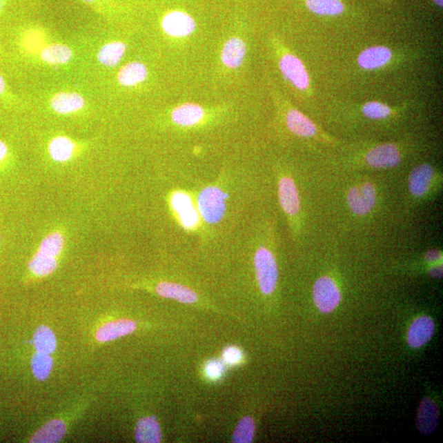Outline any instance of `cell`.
<instances>
[{
	"label": "cell",
	"instance_id": "83f0119b",
	"mask_svg": "<svg viewBox=\"0 0 443 443\" xmlns=\"http://www.w3.org/2000/svg\"><path fill=\"white\" fill-rule=\"evenodd\" d=\"M57 268V260L53 256L37 252L29 264L30 270L37 276L50 275Z\"/></svg>",
	"mask_w": 443,
	"mask_h": 443
},
{
	"label": "cell",
	"instance_id": "5b68a950",
	"mask_svg": "<svg viewBox=\"0 0 443 443\" xmlns=\"http://www.w3.org/2000/svg\"><path fill=\"white\" fill-rule=\"evenodd\" d=\"M435 181L436 173L431 165L420 164L411 173L408 179V189L414 197L423 198L431 193Z\"/></svg>",
	"mask_w": 443,
	"mask_h": 443
},
{
	"label": "cell",
	"instance_id": "7c38bea8",
	"mask_svg": "<svg viewBox=\"0 0 443 443\" xmlns=\"http://www.w3.org/2000/svg\"><path fill=\"white\" fill-rule=\"evenodd\" d=\"M393 58V52L388 47L373 46L368 48L359 55L358 63L366 70L384 67Z\"/></svg>",
	"mask_w": 443,
	"mask_h": 443
},
{
	"label": "cell",
	"instance_id": "603a6c76",
	"mask_svg": "<svg viewBox=\"0 0 443 443\" xmlns=\"http://www.w3.org/2000/svg\"><path fill=\"white\" fill-rule=\"evenodd\" d=\"M126 45L124 42L114 41L108 43L99 50L97 55L99 62L106 67H115L120 63L125 55Z\"/></svg>",
	"mask_w": 443,
	"mask_h": 443
},
{
	"label": "cell",
	"instance_id": "b9f144b4",
	"mask_svg": "<svg viewBox=\"0 0 443 443\" xmlns=\"http://www.w3.org/2000/svg\"><path fill=\"white\" fill-rule=\"evenodd\" d=\"M84 1L92 2V1H94V0H84Z\"/></svg>",
	"mask_w": 443,
	"mask_h": 443
},
{
	"label": "cell",
	"instance_id": "f546056e",
	"mask_svg": "<svg viewBox=\"0 0 443 443\" xmlns=\"http://www.w3.org/2000/svg\"><path fill=\"white\" fill-rule=\"evenodd\" d=\"M255 432V424L253 419L249 416L244 417L234 431L233 441L236 443H250L253 440Z\"/></svg>",
	"mask_w": 443,
	"mask_h": 443
},
{
	"label": "cell",
	"instance_id": "2e32d148",
	"mask_svg": "<svg viewBox=\"0 0 443 443\" xmlns=\"http://www.w3.org/2000/svg\"><path fill=\"white\" fill-rule=\"evenodd\" d=\"M137 325L132 320L121 319L104 324L97 333L99 342H106L128 335L136 330Z\"/></svg>",
	"mask_w": 443,
	"mask_h": 443
},
{
	"label": "cell",
	"instance_id": "8d00e7d4",
	"mask_svg": "<svg viewBox=\"0 0 443 443\" xmlns=\"http://www.w3.org/2000/svg\"><path fill=\"white\" fill-rule=\"evenodd\" d=\"M429 275H431L433 277H437V279H440V277H442V266L441 264H438V266H433L429 270Z\"/></svg>",
	"mask_w": 443,
	"mask_h": 443
},
{
	"label": "cell",
	"instance_id": "d4e9b609",
	"mask_svg": "<svg viewBox=\"0 0 443 443\" xmlns=\"http://www.w3.org/2000/svg\"><path fill=\"white\" fill-rule=\"evenodd\" d=\"M75 145L66 137H57L50 143L51 158L57 162H66L72 158Z\"/></svg>",
	"mask_w": 443,
	"mask_h": 443
},
{
	"label": "cell",
	"instance_id": "d590c367",
	"mask_svg": "<svg viewBox=\"0 0 443 443\" xmlns=\"http://www.w3.org/2000/svg\"><path fill=\"white\" fill-rule=\"evenodd\" d=\"M425 260L430 263L440 262L442 259V254L440 250H429L424 256Z\"/></svg>",
	"mask_w": 443,
	"mask_h": 443
},
{
	"label": "cell",
	"instance_id": "7402d4cb",
	"mask_svg": "<svg viewBox=\"0 0 443 443\" xmlns=\"http://www.w3.org/2000/svg\"><path fill=\"white\" fill-rule=\"evenodd\" d=\"M136 440L137 442L157 443L161 441V431L154 417L143 418L137 424Z\"/></svg>",
	"mask_w": 443,
	"mask_h": 443
},
{
	"label": "cell",
	"instance_id": "9a60e30c",
	"mask_svg": "<svg viewBox=\"0 0 443 443\" xmlns=\"http://www.w3.org/2000/svg\"><path fill=\"white\" fill-rule=\"evenodd\" d=\"M205 117V110L198 104L186 103L181 104L173 110L171 118L175 124L181 127H193Z\"/></svg>",
	"mask_w": 443,
	"mask_h": 443
},
{
	"label": "cell",
	"instance_id": "ac0fdd59",
	"mask_svg": "<svg viewBox=\"0 0 443 443\" xmlns=\"http://www.w3.org/2000/svg\"><path fill=\"white\" fill-rule=\"evenodd\" d=\"M156 292L161 297L185 303L193 304L198 301L197 295L186 286L173 284V282H161L156 288Z\"/></svg>",
	"mask_w": 443,
	"mask_h": 443
},
{
	"label": "cell",
	"instance_id": "44dd1931",
	"mask_svg": "<svg viewBox=\"0 0 443 443\" xmlns=\"http://www.w3.org/2000/svg\"><path fill=\"white\" fill-rule=\"evenodd\" d=\"M66 429V425L62 420L49 421L38 430L30 440V442H57L62 440Z\"/></svg>",
	"mask_w": 443,
	"mask_h": 443
},
{
	"label": "cell",
	"instance_id": "74e56055",
	"mask_svg": "<svg viewBox=\"0 0 443 443\" xmlns=\"http://www.w3.org/2000/svg\"><path fill=\"white\" fill-rule=\"evenodd\" d=\"M8 154V148L2 141H0V161L6 157Z\"/></svg>",
	"mask_w": 443,
	"mask_h": 443
},
{
	"label": "cell",
	"instance_id": "60d3db41",
	"mask_svg": "<svg viewBox=\"0 0 443 443\" xmlns=\"http://www.w3.org/2000/svg\"><path fill=\"white\" fill-rule=\"evenodd\" d=\"M433 1L435 2L438 6L442 7L443 0H433Z\"/></svg>",
	"mask_w": 443,
	"mask_h": 443
},
{
	"label": "cell",
	"instance_id": "ba28073f",
	"mask_svg": "<svg viewBox=\"0 0 443 443\" xmlns=\"http://www.w3.org/2000/svg\"><path fill=\"white\" fill-rule=\"evenodd\" d=\"M197 27L193 17L185 12L172 11L164 17V32L173 37H186L194 32Z\"/></svg>",
	"mask_w": 443,
	"mask_h": 443
},
{
	"label": "cell",
	"instance_id": "30bf717a",
	"mask_svg": "<svg viewBox=\"0 0 443 443\" xmlns=\"http://www.w3.org/2000/svg\"><path fill=\"white\" fill-rule=\"evenodd\" d=\"M279 198L282 210L286 215L295 217L299 215L301 201L297 185L293 178H281L279 182Z\"/></svg>",
	"mask_w": 443,
	"mask_h": 443
},
{
	"label": "cell",
	"instance_id": "1f68e13d",
	"mask_svg": "<svg viewBox=\"0 0 443 443\" xmlns=\"http://www.w3.org/2000/svg\"><path fill=\"white\" fill-rule=\"evenodd\" d=\"M364 116L371 119H384L390 116L391 108L384 104L372 101L368 102L362 108Z\"/></svg>",
	"mask_w": 443,
	"mask_h": 443
},
{
	"label": "cell",
	"instance_id": "4fadbf2b",
	"mask_svg": "<svg viewBox=\"0 0 443 443\" xmlns=\"http://www.w3.org/2000/svg\"><path fill=\"white\" fill-rule=\"evenodd\" d=\"M440 420V411L433 400L427 397L421 402L418 416H417V427L421 433L429 435L436 429Z\"/></svg>",
	"mask_w": 443,
	"mask_h": 443
},
{
	"label": "cell",
	"instance_id": "f35d334b",
	"mask_svg": "<svg viewBox=\"0 0 443 443\" xmlns=\"http://www.w3.org/2000/svg\"><path fill=\"white\" fill-rule=\"evenodd\" d=\"M6 90V82H4L3 78L0 75V95H2Z\"/></svg>",
	"mask_w": 443,
	"mask_h": 443
},
{
	"label": "cell",
	"instance_id": "9c48e42d",
	"mask_svg": "<svg viewBox=\"0 0 443 443\" xmlns=\"http://www.w3.org/2000/svg\"><path fill=\"white\" fill-rule=\"evenodd\" d=\"M171 206L185 229L193 230L199 223L198 211L195 210L192 199L184 192H176L171 197Z\"/></svg>",
	"mask_w": 443,
	"mask_h": 443
},
{
	"label": "cell",
	"instance_id": "f1b7e54d",
	"mask_svg": "<svg viewBox=\"0 0 443 443\" xmlns=\"http://www.w3.org/2000/svg\"><path fill=\"white\" fill-rule=\"evenodd\" d=\"M53 367V359L50 354L38 353L32 358V369L38 380L44 381L50 376Z\"/></svg>",
	"mask_w": 443,
	"mask_h": 443
},
{
	"label": "cell",
	"instance_id": "5bb4252c",
	"mask_svg": "<svg viewBox=\"0 0 443 443\" xmlns=\"http://www.w3.org/2000/svg\"><path fill=\"white\" fill-rule=\"evenodd\" d=\"M246 45L238 37L230 38L225 43L221 53L222 62L226 67L235 69L241 66L246 55Z\"/></svg>",
	"mask_w": 443,
	"mask_h": 443
},
{
	"label": "cell",
	"instance_id": "7a4b0ae2",
	"mask_svg": "<svg viewBox=\"0 0 443 443\" xmlns=\"http://www.w3.org/2000/svg\"><path fill=\"white\" fill-rule=\"evenodd\" d=\"M255 268L260 290L264 294H272L279 279V269L275 255L266 247H259L256 251Z\"/></svg>",
	"mask_w": 443,
	"mask_h": 443
},
{
	"label": "cell",
	"instance_id": "8992f818",
	"mask_svg": "<svg viewBox=\"0 0 443 443\" xmlns=\"http://www.w3.org/2000/svg\"><path fill=\"white\" fill-rule=\"evenodd\" d=\"M364 160L369 167L373 168H392L401 162L402 155L397 146L386 143L368 151Z\"/></svg>",
	"mask_w": 443,
	"mask_h": 443
},
{
	"label": "cell",
	"instance_id": "4316f807",
	"mask_svg": "<svg viewBox=\"0 0 443 443\" xmlns=\"http://www.w3.org/2000/svg\"><path fill=\"white\" fill-rule=\"evenodd\" d=\"M306 3L311 12L319 15L335 16L344 11L341 0H306Z\"/></svg>",
	"mask_w": 443,
	"mask_h": 443
},
{
	"label": "cell",
	"instance_id": "ffe728a7",
	"mask_svg": "<svg viewBox=\"0 0 443 443\" xmlns=\"http://www.w3.org/2000/svg\"><path fill=\"white\" fill-rule=\"evenodd\" d=\"M148 77V69L144 63L132 62L126 64L118 74L119 84L130 88L142 83Z\"/></svg>",
	"mask_w": 443,
	"mask_h": 443
},
{
	"label": "cell",
	"instance_id": "484cf974",
	"mask_svg": "<svg viewBox=\"0 0 443 443\" xmlns=\"http://www.w3.org/2000/svg\"><path fill=\"white\" fill-rule=\"evenodd\" d=\"M33 344L38 353L50 355L55 353L57 346L54 333L46 326H41L37 329L33 337Z\"/></svg>",
	"mask_w": 443,
	"mask_h": 443
},
{
	"label": "cell",
	"instance_id": "cb8c5ba5",
	"mask_svg": "<svg viewBox=\"0 0 443 443\" xmlns=\"http://www.w3.org/2000/svg\"><path fill=\"white\" fill-rule=\"evenodd\" d=\"M73 53L70 47L63 44H53L42 49L41 57L50 64H65L71 61Z\"/></svg>",
	"mask_w": 443,
	"mask_h": 443
},
{
	"label": "cell",
	"instance_id": "6da1fadb",
	"mask_svg": "<svg viewBox=\"0 0 443 443\" xmlns=\"http://www.w3.org/2000/svg\"><path fill=\"white\" fill-rule=\"evenodd\" d=\"M228 195L217 186H208L199 193L198 211L207 224H215L223 219Z\"/></svg>",
	"mask_w": 443,
	"mask_h": 443
},
{
	"label": "cell",
	"instance_id": "836d02e7",
	"mask_svg": "<svg viewBox=\"0 0 443 443\" xmlns=\"http://www.w3.org/2000/svg\"><path fill=\"white\" fill-rule=\"evenodd\" d=\"M224 358L225 362L228 364H237L240 362L242 359V353L241 351L235 348V347H230V348L224 351Z\"/></svg>",
	"mask_w": 443,
	"mask_h": 443
},
{
	"label": "cell",
	"instance_id": "4dcf8cb0",
	"mask_svg": "<svg viewBox=\"0 0 443 443\" xmlns=\"http://www.w3.org/2000/svg\"><path fill=\"white\" fill-rule=\"evenodd\" d=\"M63 244V237L60 233H52L42 241L38 251L56 258L62 251Z\"/></svg>",
	"mask_w": 443,
	"mask_h": 443
},
{
	"label": "cell",
	"instance_id": "e575fe53",
	"mask_svg": "<svg viewBox=\"0 0 443 443\" xmlns=\"http://www.w3.org/2000/svg\"><path fill=\"white\" fill-rule=\"evenodd\" d=\"M42 38L37 32L29 33L28 37L26 39L25 45L30 50L37 49L41 45Z\"/></svg>",
	"mask_w": 443,
	"mask_h": 443
},
{
	"label": "cell",
	"instance_id": "8fae6325",
	"mask_svg": "<svg viewBox=\"0 0 443 443\" xmlns=\"http://www.w3.org/2000/svg\"><path fill=\"white\" fill-rule=\"evenodd\" d=\"M434 330H435V324L430 317H419L412 323L408 332V344L412 348H420L431 339Z\"/></svg>",
	"mask_w": 443,
	"mask_h": 443
},
{
	"label": "cell",
	"instance_id": "d6986e66",
	"mask_svg": "<svg viewBox=\"0 0 443 443\" xmlns=\"http://www.w3.org/2000/svg\"><path fill=\"white\" fill-rule=\"evenodd\" d=\"M286 125L291 132L302 137H312L317 134L316 126L302 112L292 110L286 117Z\"/></svg>",
	"mask_w": 443,
	"mask_h": 443
},
{
	"label": "cell",
	"instance_id": "e0dca14e",
	"mask_svg": "<svg viewBox=\"0 0 443 443\" xmlns=\"http://www.w3.org/2000/svg\"><path fill=\"white\" fill-rule=\"evenodd\" d=\"M85 99L75 92L56 94L50 101L53 110L60 115H68L81 110L85 106Z\"/></svg>",
	"mask_w": 443,
	"mask_h": 443
},
{
	"label": "cell",
	"instance_id": "d6a6232c",
	"mask_svg": "<svg viewBox=\"0 0 443 443\" xmlns=\"http://www.w3.org/2000/svg\"><path fill=\"white\" fill-rule=\"evenodd\" d=\"M224 372V367L223 364H222L220 362H211L208 364V366L206 367V373L208 377H210L212 380H217L219 379L223 375Z\"/></svg>",
	"mask_w": 443,
	"mask_h": 443
},
{
	"label": "cell",
	"instance_id": "52a82bcc",
	"mask_svg": "<svg viewBox=\"0 0 443 443\" xmlns=\"http://www.w3.org/2000/svg\"><path fill=\"white\" fill-rule=\"evenodd\" d=\"M280 70L295 88L305 90L310 86V77L301 59L293 55L282 56L279 63Z\"/></svg>",
	"mask_w": 443,
	"mask_h": 443
},
{
	"label": "cell",
	"instance_id": "3957f363",
	"mask_svg": "<svg viewBox=\"0 0 443 443\" xmlns=\"http://www.w3.org/2000/svg\"><path fill=\"white\" fill-rule=\"evenodd\" d=\"M347 205L353 214L364 216L371 214L377 205V193L371 182L353 186L346 195Z\"/></svg>",
	"mask_w": 443,
	"mask_h": 443
},
{
	"label": "cell",
	"instance_id": "277c9868",
	"mask_svg": "<svg viewBox=\"0 0 443 443\" xmlns=\"http://www.w3.org/2000/svg\"><path fill=\"white\" fill-rule=\"evenodd\" d=\"M313 297L318 309L323 313H330L336 309L341 302V293L331 277H321L315 282Z\"/></svg>",
	"mask_w": 443,
	"mask_h": 443
},
{
	"label": "cell",
	"instance_id": "ab89813d",
	"mask_svg": "<svg viewBox=\"0 0 443 443\" xmlns=\"http://www.w3.org/2000/svg\"><path fill=\"white\" fill-rule=\"evenodd\" d=\"M7 0H0V12L3 10L4 6H6Z\"/></svg>",
	"mask_w": 443,
	"mask_h": 443
}]
</instances>
